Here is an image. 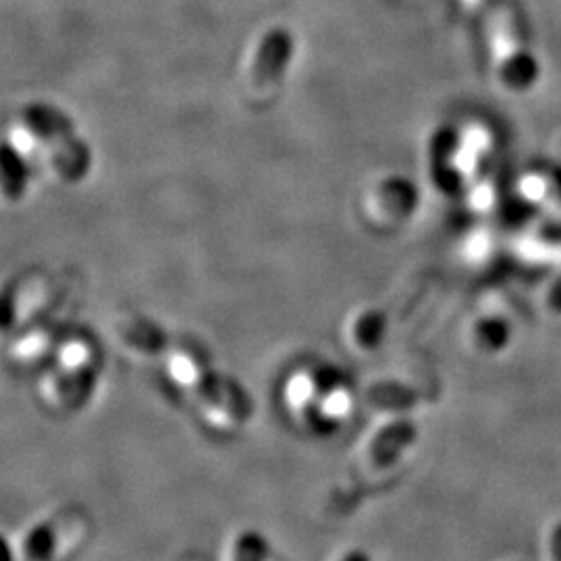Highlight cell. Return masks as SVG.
<instances>
[{
  "label": "cell",
  "instance_id": "6",
  "mask_svg": "<svg viewBox=\"0 0 561 561\" xmlns=\"http://www.w3.org/2000/svg\"><path fill=\"white\" fill-rule=\"evenodd\" d=\"M225 561H279V556L264 533L241 528L227 545Z\"/></svg>",
  "mask_w": 561,
  "mask_h": 561
},
{
  "label": "cell",
  "instance_id": "2",
  "mask_svg": "<svg viewBox=\"0 0 561 561\" xmlns=\"http://www.w3.org/2000/svg\"><path fill=\"white\" fill-rule=\"evenodd\" d=\"M419 442V428L408 421L389 422L381 426L370 442L364 445L358 458L362 482L382 481L385 474L396 470L405 454Z\"/></svg>",
  "mask_w": 561,
  "mask_h": 561
},
{
  "label": "cell",
  "instance_id": "7",
  "mask_svg": "<svg viewBox=\"0 0 561 561\" xmlns=\"http://www.w3.org/2000/svg\"><path fill=\"white\" fill-rule=\"evenodd\" d=\"M167 377L181 391L198 393L204 382L202 364L192 352H173L167 360Z\"/></svg>",
  "mask_w": 561,
  "mask_h": 561
},
{
  "label": "cell",
  "instance_id": "11",
  "mask_svg": "<svg viewBox=\"0 0 561 561\" xmlns=\"http://www.w3.org/2000/svg\"><path fill=\"white\" fill-rule=\"evenodd\" d=\"M335 561H375L370 551L364 547H347L345 551H341Z\"/></svg>",
  "mask_w": 561,
  "mask_h": 561
},
{
  "label": "cell",
  "instance_id": "12",
  "mask_svg": "<svg viewBox=\"0 0 561 561\" xmlns=\"http://www.w3.org/2000/svg\"><path fill=\"white\" fill-rule=\"evenodd\" d=\"M549 551H551V561H561V522L553 528V533H551Z\"/></svg>",
  "mask_w": 561,
  "mask_h": 561
},
{
  "label": "cell",
  "instance_id": "1",
  "mask_svg": "<svg viewBox=\"0 0 561 561\" xmlns=\"http://www.w3.org/2000/svg\"><path fill=\"white\" fill-rule=\"evenodd\" d=\"M92 535V518L81 507H60L4 537V561H71Z\"/></svg>",
  "mask_w": 561,
  "mask_h": 561
},
{
  "label": "cell",
  "instance_id": "10",
  "mask_svg": "<svg viewBox=\"0 0 561 561\" xmlns=\"http://www.w3.org/2000/svg\"><path fill=\"white\" fill-rule=\"evenodd\" d=\"M48 345V337L44 331H34L30 335H23L18 343H15V356L20 360H36L41 358L42 352L46 350Z\"/></svg>",
  "mask_w": 561,
  "mask_h": 561
},
{
  "label": "cell",
  "instance_id": "9",
  "mask_svg": "<svg viewBox=\"0 0 561 561\" xmlns=\"http://www.w3.org/2000/svg\"><path fill=\"white\" fill-rule=\"evenodd\" d=\"M510 337H512L510 324L502 317H486L477 322L474 340L484 352H502L503 347L510 343Z\"/></svg>",
  "mask_w": 561,
  "mask_h": 561
},
{
  "label": "cell",
  "instance_id": "5",
  "mask_svg": "<svg viewBox=\"0 0 561 561\" xmlns=\"http://www.w3.org/2000/svg\"><path fill=\"white\" fill-rule=\"evenodd\" d=\"M539 78H541V65L530 50L512 46L503 55L500 62V80L507 90L526 92L539 81Z\"/></svg>",
  "mask_w": 561,
  "mask_h": 561
},
{
  "label": "cell",
  "instance_id": "8",
  "mask_svg": "<svg viewBox=\"0 0 561 561\" xmlns=\"http://www.w3.org/2000/svg\"><path fill=\"white\" fill-rule=\"evenodd\" d=\"M92 360H94L92 345L80 337L62 341L57 350L60 370L67 375H83Z\"/></svg>",
  "mask_w": 561,
  "mask_h": 561
},
{
  "label": "cell",
  "instance_id": "4",
  "mask_svg": "<svg viewBox=\"0 0 561 561\" xmlns=\"http://www.w3.org/2000/svg\"><path fill=\"white\" fill-rule=\"evenodd\" d=\"M294 53V41L291 34L287 30H271L264 38H262L256 60H254V76L259 80H273L279 78L283 69L287 67V62L291 59Z\"/></svg>",
  "mask_w": 561,
  "mask_h": 561
},
{
  "label": "cell",
  "instance_id": "13",
  "mask_svg": "<svg viewBox=\"0 0 561 561\" xmlns=\"http://www.w3.org/2000/svg\"><path fill=\"white\" fill-rule=\"evenodd\" d=\"M549 306H551L553 312L561 314V277L556 280V285H553V289L549 294Z\"/></svg>",
  "mask_w": 561,
  "mask_h": 561
},
{
  "label": "cell",
  "instance_id": "3",
  "mask_svg": "<svg viewBox=\"0 0 561 561\" xmlns=\"http://www.w3.org/2000/svg\"><path fill=\"white\" fill-rule=\"evenodd\" d=\"M322 389H324V385L310 370L294 373L285 382V387H283L285 410L306 431H308L310 421H312L314 408H317V403L321 400Z\"/></svg>",
  "mask_w": 561,
  "mask_h": 561
}]
</instances>
